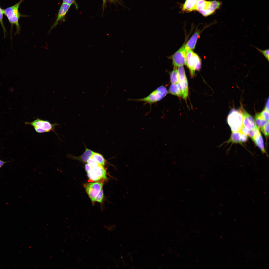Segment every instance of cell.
Listing matches in <instances>:
<instances>
[{
	"label": "cell",
	"instance_id": "1",
	"mask_svg": "<svg viewBox=\"0 0 269 269\" xmlns=\"http://www.w3.org/2000/svg\"><path fill=\"white\" fill-rule=\"evenodd\" d=\"M23 0H20L14 5L3 9V14L6 16L11 24L10 35L11 40L12 39V29L13 25H15L16 28V31L15 35H16L19 34L21 29L19 23V19L20 17H27L26 15H21L18 10L19 6Z\"/></svg>",
	"mask_w": 269,
	"mask_h": 269
},
{
	"label": "cell",
	"instance_id": "2",
	"mask_svg": "<svg viewBox=\"0 0 269 269\" xmlns=\"http://www.w3.org/2000/svg\"><path fill=\"white\" fill-rule=\"evenodd\" d=\"M186 64L189 70L191 77H194L196 70H199L201 67V61L198 55L192 50L186 48Z\"/></svg>",
	"mask_w": 269,
	"mask_h": 269
},
{
	"label": "cell",
	"instance_id": "3",
	"mask_svg": "<svg viewBox=\"0 0 269 269\" xmlns=\"http://www.w3.org/2000/svg\"><path fill=\"white\" fill-rule=\"evenodd\" d=\"M25 124L33 127L35 131L39 133L49 132L52 131L57 134L55 131L56 126L59 124L56 123L52 124L49 121L43 120L38 118L30 122H25Z\"/></svg>",
	"mask_w": 269,
	"mask_h": 269
},
{
	"label": "cell",
	"instance_id": "4",
	"mask_svg": "<svg viewBox=\"0 0 269 269\" xmlns=\"http://www.w3.org/2000/svg\"><path fill=\"white\" fill-rule=\"evenodd\" d=\"M243 114L241 110L233 109L230 111L227 120L232 132L240 131L243 125Z\"/></svg>",
	"mask_w": 269,
	"mask_h": 269
},
{
	"label": "cell",
	"instance_id": "5",
	"mask_svg": "<svg viewBox=\"0 0 269 269\" xmlns=\"http://www.w3.org/2000/svg\"><path fill=\"white\" fill-rule=\"evenodd\" d=\"M168 91L165 87L161 86L152 91L147 97L141 98L131 100L137 101L144 102L150 105L158 102L164 98L168 94Z\"/></svg>",
	"mask_w": 269,
	"mask_h": 269
},
{
	"label": "cell",
	"instance_id": "6",
	"mask_svg": "<svg viewBox=\"0 0 269 269\" xmlns=\"http://www.w3.org/2000/svg\"><path fill=\"white\" fill-rule=\"evenodd\" d=\"M103 185L102 182H99L89 183L84 185L86 191L92 202L95 201L96 198L102 189Z\"/></svg>",
	"mask_w": 269,
	"mask_h": 269
},
{
	"label": "cell",
	"instance_id": "7",
	"mask_svg": "<svg viewBox=\"0 0 269 269\" xmlns=\"http://www.w3.org/2000/svg\"><path fill=\"white\" fill-rule=\"evenodd\" d=\"M186 49L185 44L182 46L171 56L174 68L185 65Z\"/></svg>",
	"mask_w": 269,
	"mask_h": 269
},
{
	"label": "cell",
	"instance_id": "8",
	"mask_svg": "<svg viewBox=\"0 0 269 269\" xmlns=\"http://www.w3.org/2000/svg\"><path fill=\"white\" fill-rule=\"evenodd\" d=\"M179 80L178 84L184 99H186L188 95V86L187 78L185 69L181 68L178 70Z\"/></svg>",
	"mask_w": 269,
	"mask_h": 269
},
{
	"label": "cell",
	"instance_id": "9",
	"mask_svg": "<svg viewBox=\"0 0 269 269\" xmlns=\"http://www.w3.org/2000/svg\"><path fill=\"white\" fill-rule=\"evenodd\" d=\"M87 173L90 179L94 181H99L101 179H105L107 178L106 171L103 166L100 164L93 168L92 171Z\"/></svg>",
	"mask_w": 269,
	"mask_h": 269
},
{
	"label": "cell",
	"instance_id": "10",
	"mask_svg": "<svg viewBox=\"0 0 269 269\" xmlns=\"http://www.w3.org/2000/svg\"><path fill=\"white\" fill-rule=\"evenodd\" d=\"M71 5L63 2L59 10L57 18L50 29L51 30L60 22L64 21L65 16Z\"/></svg>",
	"mask_w": 269,
	"mask_h": 269
},
{
	"label": "cell",
	"instance_id": "11",
	"mask_svg": "<svg viewBox=\"0 0 269 269\" xmlns=\"http://www.w3.org/2000/svg\"><path fill=\"white\" fill-rule=\"evenodd\" d=\"M94 152L92 150L85 147V149L84 153L81 155L78 156L68 155V157L70 159L75 160H77L84 162H87L88 160L92 157Z\"/></svg>",
	"mask_w": 269,
	"mask_h": 269
},
{
	"label": "cell",
	"instance_id": "12",
	"mask_svg": "<svg viewBox=\"0 0 269 269\" xmlns=\"http://www.w3.org/2000/svg\"><path fill=\"white\" fill-rule=\"evenodd\" d=\"M200 32V30L196 31L187 43L185 44L186 48L192 50L194 49Z\"/></svg>",
	"mask_w": 269,
	"mask_h": 269
},
{
	"label": "cell",
	"instance_id": "13",
	"mask_svg": "<svg viewBox=\"0 0 269 269\" xmlns=\"http://www.w3.org/2000/svg\"><path fill=\"white\" fill-rule=\"evenodd\" d=\"M198 0H186L183 5L182 10L186 12L196 10V4Z\"/></svg>",
	"mask_w": 269,
	"mask_h": 269
},
{
	"label": "cell",
	"instance_id": "14",
	"mask_svg": "<svg viewBox=\"0 0 269 269\" xmlns=\"http://www.w3.org/2000/svg\"><path fill=\"white\" fill-rule=\"evenodd\" d=\"M168 92L171 94L179 97L182 96V94L178 83L171 84L168 90Z\"/></svg>",
	"mask_w": 269,
	"mask_h": 269
},
{
	"label": "cell",
	"instance_id": "15",
	"mask_svg": "<svg viewBox=\"0 0 269 269\" xmlns=\"http://www.w3.org/2000/svg\"><path fill=\"white\" fill-rule=\"evenodd\" d=\"M255 123L258 128L261 129L269 121L265 120L260 114H257L255 117Z\"/></svg>",
	"mask_w": 269,
	"mask_h": 269
},
{
	"label": "cell",
	"instance_id": "16",
	"mask_svg": "<svg viewBox=\"0 0 269 269\" xmlns=\"http://www.w3.org/2000/svg\"><path fill=\"white\" fill-rule=\"evenodd\" d=\"M253 141L259 148L263 153H265L264 148V141L261 134L254 138Z\"/></svg>",
	"mask_w": 269,
	"mask_h": 269
},
{
	"label": "cell",
	"instance_id": "17",
	"mask_svg": "<svg viewBox=\"0 0 269 269\" xmlns=\"http://www.w3.org/2000/svg\"><path fill=\"white\" fill-rule=\"evenodd\" d=\"M240 134L239 132H232L231 137L227 141V142H231L234 143H239L242 144L240 140Z\"/></svg>",
	"mask_w": 269,
	"mask_h": 269
},
{
	"label": "cell",
	"instance_id": "18",
	"mask_svg": "<svg viewBox=\"0 0 269 269\" xmlns=\"http://www.w3.org/2000/svg\"><path fill=\"white\" fill-rule=\"evenodd\" d=\"M170 79L171 84L178 83L179 80L178 69L174 68V69L170 73Z\"/></svg>",
	"mask_w": 269,
	"mask_h": 269
},
{
	"label": "cell",
	"instance_id": "19",
	"mask_svg": "<svg viewBox=\"0 0 269 269\" xmlns=\"http://www.w3.org/2000/svg\"><path fill=\"white\" fill-rule=\"evenodd\" d=\"M92 157L99 164L103 166L105 164L106 160L101 154L95 152Z\"/></svg>",
	"mask_w": 269,
	"mask_h": 269
},
{
	"label": "cell",
	"instance_id": "20",
	"mask_svg": "<svg viewBox=\"0 0 269 269\" xmlns=\"http://www.w3.org/2000/svg\"><path fill=\"white\" fill-rule=\"evenodd\" d=\"M242 113L246 116L249 121L253 129L257 127L255 121L253 117L247 113L244 109H243L241 110Z\"/></svg>",
	"mask_w": 269,
	"mask_h": 269
},
{
	"label": "cell",
	"instance_id": "21",
	"mask_svg": "<svg viewBox=\"0 0 269 269\" xmlns=\"http://www.w3.org/2000/svg\"><path fill=\"white\" fill-rule=\"evenodd\" d=\"M242 113L243 116V125L249 130L252 129V127L247 118L243 113Z\"/></svg>",
	"mask_w": 269,
	"mask_h": 269
},
{
	"label": "cell",
	"instance_id": "22",
	"mask_svg": "<svg viewBox=\"0 0 269 269\" xmlns=\"http://www.w3.org/2000/svg\"><path fill=\"white\" fill-rule=\"evenodd\" d=\"M3 9H2L0 7V23L3 30L4 37V38H5L6 37L7 32L3 22Z\"/></svg>",
	"mask_w": 269,
	"mask_h": 269
},
{
	"label": "cell",
	"instance_id": "23",
	"mask_svg": "<svg viewBox=\"0 0 269 269\" xmlns=\"http://www.w3.org/2000/svg\"><path fill=\"white\" fill-rule=\"evenodd\" d=\"M255 48L258 51L261 53L264 56L268 62L269 61V49H267L265 50H263L259 49L258 48L252 46Z\"/></svg>",
	"mask_w": 269,
	"mask_h": 269
},
{
	"label": "cell",
	"instance_id": "24",
	"mask_svg": "<svg viewBox=\"0 0 269 269\" xmlns=\"http://www.w3.org/2000/svg\"><path fill=\"white\" fill-rule=\"evenodd\" d=\"M261 131L266 137L267 138L269 135V122L261 128Z\"/></svg>",
	"mask_w": 269,
	"mask_h": 269
},
{
	"label": "cell",
	"instance_id": "25",
	"mask_svg": "<svg viewBox=\"0 0 269 269\" xmlns=\"http://www.w3.org/2000/svg\"><path fill=\"white\" fill-rule=\"evenodd\" d=\"M87 162L93 168L96 167L99 165L92 157L88 160Z\"/></svg>",
	"mask_w": 269,
	"mask_h": 269
},
{
	"label": "cell",
	"instance_id": "26",
	"mask_svg": "<svg viewBox=\"0 0 269 269\" xmlns=\"http://www.w3.org/2000/svg\"><path fill=\"white\" fill-rule=\"evenodd\" d=\"M260 114L261 116L267 121L269 120V112L265 109Z\"/></svg>",
	"mask_w": 269,
	"mask_h": 269
},
{
	"label": "cell",
	"instance_id": "27",
	"mask_svg": "<svg viewBox=\"0 0 269 269\" xmlns=\"http://www.w3.org/2000/svg\"><path fill=\"white\" fill-rule=\"evenodd\" d=\"M103 192L102 189L96 197L95 201L101 203L102 202L103 198Z\"/></svg>",
	"mask_w": 269,
	"mask_h": 269
},
{
	"label": "cell",
	"instance_id": "28",
	"mask_svg": "<svg viewBox=\"0 0 269 269\" xmlns=\"http://www.w3.org/2000/svg\"><path fill=\"white\" fill-rule=\"evenodd\" d=\"M63 2L70 5L73 4L76 9L78 8V5L76 2V0H63Z\"/></svg>",
	"mask_w": 269,
	"mask_h": 269
},
{
	"label": "cell",
	"instance_id": "29",
	"mask_svg": "<svg viewBox=\"0 0 269 269\" xmlns=\"http://www.w3.org/2000/svg\"><path fill=\"white\" fill-rule=\"evenodd\" d=\"M249 130L246 128L243 125L239 132L245 135H247L249 132Z\"/></svg>",
	"mask_w": 269,
	"mask_h": 269
},
{
	"label": "cell",
	"instance_id": "30",
	"mask_svg": "<svg viewBox=\"0 0 269 269\" xmlns=\"http://www.w3.org/2000/svg\"><path fill=\"white\" fill-rule=\"evenodd\" d=\"M240 140L241 142L242 143V142H245L247 141L248 139L247 135L241 133H240Z\"/></svg>",
	"mask_w": 269,
	"mask_h": 269
},
{
	"label": "cell",
	"instance_id": "31",
	"mask_svg": "<svg viewBox=\"0 0 269 269\" xmlns=\"http://www.w3.org/2000/svg\"><path fill=\"white\" fill-rule=\"evenodd\" d=\"M253 129L254 131V138L256 137H257L259 136L261 134L259 131V129L257 127V126L256 127L254 128Z\"/></svg>",
	"mask_w": 269,
	"mask_h": 269
},
{
	"label": "cell",
	"instance_id": "32",
	"mask_svg": "<svg viewBox=\"0 0 269 269\" xmlns=\"http://www.w3.org/2000/svg\"><path fill=\"white\" fill-rule=\"evenodd\" d=\"M93 168L88 163L85 165V169L87 173L91 172Z\"/></svg>",
	"mask_w": 269,
	"mask_h": 269
},
{
	"label": "cell",
	"instance_id": "33",
	"mask_svg": "<svg viewBox=\"0 0 269 269\" xmlns=\"http://www.w3.org/2000/svg\"><path fill=\"white\" fill-rule=\"evenodd\" d=\"M248 135L253 140L254 136V133L253 129L250 130Z\"/></svg>",
	"mask_w": 269,
	"mask_h": 269
},
{
	"label": "cell",
	"instance_id": "34",
	"mask_svg": "<svg viewBox=\"0 0 269 269\" xmlns=\"http://www.w3.org/2000/svg\"><path fill=\"white\" fill-rule=\"evenodd\" d=\"M4 161L1 160L0 159V169L2 167V166L4 165V164L6 163L10 162L12 161Z\"/></svg>",
	"mask_w": 269,
	"mask_h": 269
},
{
	"label": "cell",
	"instance_id": "35",
	"mask_svg": "<svg viewBox=\"0 0 269 269\" xmlns=\"http://www.w3.org/2000/svg\"><path fill=\"white\" fill-rule=\"evenodd\" d=\"M265 109L269 111V98H268V99L267 100V102L266 103L265 105Z\"/></svg>",
	"mask_w": 269,
	"mask_h": 269
},
{
	"label": "cell",
	"instance_id": "36",
	"mask_svg": "<svg viewBox=\"0 0 269 269\" xmlns=\"http://www.w3.org/2000/svg\"><path fill=\"white\" fill-rule=\"evenodd\" d=\"M103 8H104V7L106 3V0H103Z\"/></svg>",
	"mask_w": 269,
	"mask_h": 269
},
{
	"label": "cell",
	"instance_id": "37",
	"mask_svg": "<svg viewBox=\"0 0 269 269\" xmlns=\"http://www.w3.org/2000/svg\"><path fill=\"white\" fill-rule=\"evenodd\" d=\"M112 2L115 3L116 2H118V0H108Z\"/></svg>",
	"mask_w": 269,
	"mask_h": 269
}]
</instances>
